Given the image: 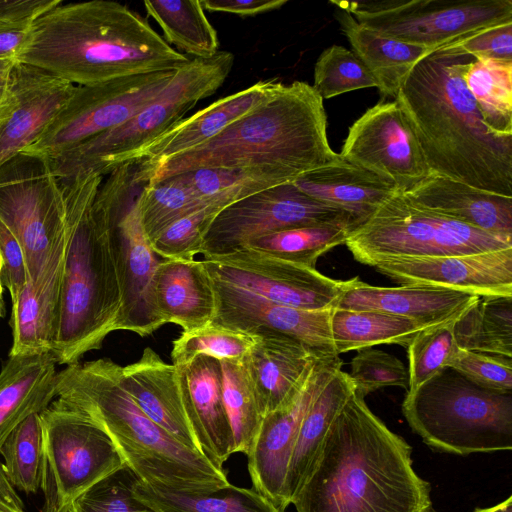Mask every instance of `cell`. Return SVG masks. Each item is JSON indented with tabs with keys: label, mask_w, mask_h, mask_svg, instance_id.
<instances>
[{
	"label": "cell",
	"mask_w": 512,
	"mask_h": 512,
	"mask_svg": "<svg viewBox=\"0 0 512 512\" xmlns=\"http://www.w3.org/2000/svg\"><path fill=\"white\" fill-rule=\"evenodd\" d=\"M59 179L67 243L51 353L72 365L121 330L123 291L115 226L132 202L130 176L115 170Z\"/></svg>",
	"instance_id": "1"
},
{
	"label": "cell",
	"mask_w": 512,
	"mask_h": 512,
	"mask_svg": "<svg viewBox=\"0 0 512 512\" xmlns=\"http://www.w3.org/2000/svg\"><path fill=\"white\" fill-rule=\"evenodd\" d=\"M476 60L455 41L421 59L395 101L431 173L512 197V138L489 131L464 74Z\"/></svg>",
	"instance_id": "2"
},
{
	"label": "cell",
	"mask_w": 512,
	"mask_h": 512,
	"mask_svg": "<svg viewBox=\"0 0 512 512\" xmlns=\"http://www.w3.org/2000/svg\"><path fill=\"white\" fill-rule=\"evenodd\" d=\"M411 452L354 392L291 504L297 512H432L430 485Z\"/></svg>",
	"instance_id": "3"
},
{
	"label": "cell",
	"mask_w": 512,
	"mask_h": 512,
	"mask_svg": "<svg viewBox=\"0 0 512 512\" xmlns=\"http://www.w3.org/2000/svg\"><path fill=\"white\" fill-rule=\"evenodd\" d=\"M342 159L328 141L323 99L312 85L294 81L283 83L212 139L160 163L137 184L143 187L199 168H224L279 186Z\"/></svg>",
	"instance_id": "4"
},
{
	"label": "cell",
	"mask_w": 512,
	"mask_h": 512,
	"mask_svg": "<svg viewBox=\"0 0 512 512\" xmlns=\"http://www.w3.org/2000/svg\"><path fill=\"white\" fill-rule=\"evenodd\" d=\"M74 85L176 71L190 61L115 1H63L38 18L16 57Z\"/></svg>",
	"instance_id": "5"
},
{
	"label": "cell",
	"mask_w": 512,
	"mask_h": 512,
	"mask_svg": "<svg viewBox=\"0 0 512 512\" xmlns=\"http://www.w3.org/2000/svg\"><path fill=\"white\" fill-rule=\"evenodd\" d=\"M57 398L97 422L127 465L146 484L184 492L230 484L223 468L185 446L149 419L122 380V366L103 358L66 366Z\"/></svg>",
	"instance_id": "6"
},
{
	"label": "cell",
	"mask_w": 512,
	"mask_h": 512,
	"mask_svg": "<svg viewBox=\"0 0 512 512\" xmlns=\"http://www.w3.org/2000/svg\"><path fill=\"white\" fill-rule=\"evenodd\" d=\"M0 220L23 250L26 287L53 341L67 230L60 180L46 159L20 153L0 167Z\"/></svg>",
	"instance_id": "7"
},
{
	"label": "cell",
	"mask_w": 512,
	"mask_h": 512,
	"mask_svg": "<svg viewBox=\"0 0 512 512\" xmlns=\"http://www.w3.org/2000/svg\"><path fill=\"white\" fill-rule=\"evenodd\" d=\"M234 61L228 51H219L207 59H190L154 99L125 123L46 159L51 171L58 179L89 172L105 176L130 163L135 153L182 120L199 101L212 96L225 82Z\"/></svg>",
	"instance_id": "8"
},
{
	"label": "cell",
	"mask_w": 512,
	"mask_h": 512,
	"mask_svg": "<svg viewBox=\"0 0 512 512\" xmlns=\"http://www.w3.org/2000/svg\"><path fill=\"white\" fill-rule=\"evenodd\" d=\"M402 412L438 451L458 455L512 449V393L479 387L448 367L412 392Z\"/></svg>",
	"instance_id": "9"
},
{
	"label": "cell",
	"mask_w": 512,
	"mask_h": 512,
	"mask_svg": "<svg viewBox=\"0 0 512 512\" xmlns=\"http://www.w3.org/2000/svg\"><path fill=\"white\" fill-rule=\"evenodd\" d=\"M358 262L374 267L393 259L442 257L512 248V240L427 210L402 192L383 203L348 235Z\"/></svg>",
	"instance_id": "10"
},
{
	"label": "cell",
	"mask_w": 512,
	"mask_h": 512,
	"mask_svg": "<svg viewBox=\"0 0 512 512\" xmlns=\"http://www.w3.org/2000/svg\"><path fill=\"white\" fill-rule=\"evenodd\" d=\"M43 439L41 512H69L93 485L125 465L107 432L58 398L40 413Z\"/></svg>",
	"instance_id": "11"
},
{
	"label": "cell",
	"mask_w": 512,
	"mask_h": 512,
	"mask_svg": "<svg viewBox=\"0 0 512 512\" xmlns=\"http://www.w3.org/2000/svg\"><path fill=\"white\" fill-rule=\"evenodd\" d=\"M330 3L387 38L431 51L480 30L512 22L511 0H333Z\"/></svg>",
	"instance_id": "12"
},
{
	"label": "cell",
	"mask_w": 512,
	"mask_h": 512,
	"mask_svg": "<svg viewBox=\"0 0 512 512\" xmlns=\"http://www.w3.org/2000/svg\"><path fill=\"white\" fill-rule=\"evenodd\" d=\"M175 71L77 85L40 137L21 153L54 158L134 116L171 81Z\"/></svg>",
	"instance_id": "13"
},
{
	"label": "cell",
	"mask_w": 512,
	"mask_h": 512,
	"mask_svg": "<svg viewBox=\"0 0 512 512\" xmlns=\"http://www.w3.org/2000/svg\"><path fill=\"white\" fill-rule=\"evenodd\" d=\"M344 209L310 197L293 183L271 187L221 210L205 235L203 257L233 253L251 240L285 229L320 225H359Z\"/></svg>",
	"instance_id": "14"
},
{
	"label": "cell",
	"mask_w": 512,
	"mask_h": 512,
	"mask_svg": "<svg viewBox=\"0 0 512 512\" xmlns=\"http://www.w3.org/2000/svg\"><path fill=\"white\" fill-rule=\"evenodd\" d=\"M209 275L271 302L305 310L333 309L344 281L316 268L271 257L247 247L233 253L203 257Z\"/></svg>",
	"instance_id": "15"
},
{
	"label": "cell",
	"mask_w": 512,
	"mask_h": 512,
	"mask_svg": "<svg viewBox=\"0 0 512 512\" xmlns=\"http://www.w3.org/2000/svg\"><path fill=\"white\" fill-rule=\"evenodd\" d=\"M339 155L392 181L404 192L431 172L399 104L380 102L348 130Z\"/></svg>",
	"instance_id": "16"
},
{
	"label": "cell",
	"mask_w": 512,
	"mask_h": 512,
	"mask_svg": "<svg viewBox=\"0 0 512 512\" xmlns=\"http://www.w3.org/2000/svg\"><path fill=\"white\" fill-rule=\"evenodd\" d=\"M341 367L339 356L318 359L296 397L288 405L263 418L247 455L248 471L255 490L280 512L290 505L285 481L301 421L312 401Z\"/></svg>",
	"instance_id": "17"
},
{
	"label": "cell",
	"mask_w": 512,
	"mask_h": 512,
	"mask_svg": "<svg viewBox=\"0 0 512 512\" xmlns=\"http://www.w3.org/2000/svg\"><path fill=\"white\" fill-rule=\"evenodd\" d=\"M211 280L216 296L213 323L250 335H286L320 354L337 355L330 329L332 309L305 310L281 305L212 277Z\"/></svg>",
	"instance_id": "18"
},
{
	"label": "cell",
	"mask_w": 512,
	"mask_h": 512,
	"mask_svg": "<svg viewBox=\"0 0 512 512\" xmlns=\"http://www.w3.org/2000/svg\"><path fill=\"white\" fill-rule=\"evenodd\" d=\"M75 87L40 68L16 62L0 105V167L40 137Z\"/></svg>",
	"instance_id": "19"
},
{
	"label": "cell",
	"mask_w": 512,
	"mask_h": 512,
	"mask_svg": "<svg viewBox=\"0 0 512 512\" xmlns=\"http://www.w3.org/2000/svg\"><path fill=\"white\" fill-rule=\"evenodd\" d=\"M374 269L400 284H430L483 297H512V248L393 259L375 265Z\"/></svg>",
	"instance_id": "20"
},
{
	"label": "cell",
	"mask_w": 512,
	"mask_h": 512,
	"mask_svg": "<svg viewBox=\"0 0 512 512\" xmlns=\"http://www.w3.org/2000/svg\"><path fill=\"white\" fill-rule=\"evenodd\" d=\"M277 79H267L225 96L196 113L183 118L168 131L134 154V182L154 167L172 157L189 151L215 137L227 126L245 115L282 85ZM139 187V186H138Z\"/></svg>",
	"instance_id": "21"
},
{
	"label": "cell",
	"mask_w": 512,
	"mask_h": 512,
	"mask_svg": "<svg viewBox=\"0 0 512 512\" xmlns=\"http://www.w3.org/2000/svg\"><path fill=\"white\" fill-rule=\"evenodd\" d=\"M136 197L115 226L123 291L121 330L147 336L165 323L157 311L153 293L160 260L144 232Z\"/></svg>",
	"instance_id": "22"
},
{
	"label": "cell",
	"mask_w": 512,
	"mask_h": 512,
	"mask_svg": "<svg viewBox=\"0 0 512 512\" xmlns=\"http://www.w3.org/2000/svg\"><path fill=\"white\" fill-rule=\"evenodd\" d=\"M478 297L430 284L373 286L355 277L344 281L335 308L384 311L410 318L426 329L456 321Z\"/></svg>",
	"instance_id": "23"
},
{
	"label": "cell",
	"mask_w": 512,
	"mask_h": 512,
	"mask_svg": "<svg viewBox=\"0 0 512 512\" xmlns=\"http://www.w3.org/2000/svg\"><path fill=\"white\" fill-rule=\"evenodd\" d=\"M176 367L184 409L200 450L223 468L234 453V442L223 402L220 361L199 355Z\"/></svg>",
	"instance_id": "24"
},
{
	"label": "cell",
	"mask_w": 512,
	"mask_h": 512,
	"mask_svg": "<svg viewBox=\"0 0 512 512\" xmlns=\"http://www.w3.org/2000/svg\"><path fill=\"white\" fill-rule=\"evenodd\" d=\"M244 357L263 416L288 405L316 361L325 356L278 333H263Z\"/></svg>",
	"instance_id": "25"
},
{
	"label": "cell",
	"mask_w": 512,
	"mask_h": 512,
	"mask_svg": "<svg viewBox=\"0 0 512 512\" xmlns=\"http://www.w3.org/2000/svg\"><path fill=\"white\" fill-rule=\"evenodd\" d=\"M402 193L427 210L512 240V197L483 191L435 173Z\"/></svg>",
	"instance_id": "26"
},
{
	"label": "cell",
	"mask_w": 512,
	"mask_h": 512,
	"mask_svg": "<svg viewBox=\"0 0 512 512\" xmlns=\"http://www.w3.org/2000/svg\"><path fill=\"white\" fill-rule=\"evenodd\" d=\"M122 380L149 419L185 446L202 453L184 409L175 365L146 347L138 360L122 367Z\"/></svg>",
	"instance_id": "27"
},
{
	"label": "cell",
	"mask_w": 512,
	"mask_h": 512,
	"mask_svg": "<svg viewBox=\"0 0 512 512\" xmlns=\"http://www.w3.org/2000/svg\"><path fill=\"white\" fill-rule=\"evenodd\" d=\"M153 293L163 322L180 326L182 332L201 328L214 320L215 291L201 260H160Z\"/></svg>",
	"instance_id": "28"
},
{
	"label": "cell",
	"mask_w": 512,
	"mask_h": 512,
	"mask_svg": "<svg viewBox=\"0 0 512 512\" xmlns=\"http://www.w3.org/2000/svg\"><path fill=\"white\" fill-rule=\"evenodd\" d=\"M56 364L51 352L9 355L0 371V448L17 425L57 397Z\"/></svg>",
	"instance_id": "29"
},
{
	"label": "cell",
	"mask_w": 512,
	"mask_h": 512,
	"mask_svg": "<svg viewBox=\"0 0 512 512\" xmlns=\"http://www.w3.org/2000/svg\"><path fill=\"white\" fill-rule=\"evenodd\" d=\"M292 183L304 194L351 213L361 223L401 192L392 181L344 159L309 171Z\"/></svg>",
	"instance_id": "30"
},
{
	"label": "cell",
	"mask_w": 512,
	"mask_h": 512,
	"mask_svg": "<svg viewBox=\"0 0 512 512\" xmlns=\"http://www.w3.org/2000/svg\"><path fill=\"white\" fill-rule=\"evenodd\" d=\"M334 17L348 39L352 52L374 77L382 98L395 99L413 67L432 52L424 47L387 38L360 24L343 9L336 7Z\"/></svg>",
	"instance_id": "31"
},
{
	"label": "cell",
	"mask_w": 512,
	"mask_h": 512,
	"mask_svg": "<svg viewBox=\"0 0 512 512\" xmlns=\"http://www.w3.org/2000/svg\"><path fill=\"white\" fill-rule=\"evenodd\" d=\"M354 392L350 377L339 369L309 406L298 429L288 464L285 492L289 504L303 484L330 425Z\"/></svg>",
	"instance_id": "32"
},
{
	"label": "cell",
	"mask_w": 512,
	"mask_h": 512,
	"mask_svg": "<svg viewBox=\"0 0 512 512\" xmlns=\"http://www.w3.org/2000/svg\"><path fill=\"white\" fill-rule=\"evenodd\" d=\"M331 336L337 355L379 344H397L407 348L423 328L416 321L378 310L333 308Z\"/></svg>",
	"instance_id": "33"
},
{
	"label": "cell",
	"mask_w": 512,
	"mask_h": 512,
	"mask_svg": "<svg viewBox=\"0 0 512 512\" xmlns=\"http://www.w3.org/2000/svg\"><path fill=\"white\" fill-rule=\"evenodd\" d=\"M133 492L157 512H280L256 490L231 483L215 490L184 492L152 486L138 479Z\"/></svg>",
	"instance_id": "34"
},
{
	"label": "cell",
	"mask_w": 512,
	"mask_h": 512,
	"mask_svg": "<svg viewBox=\"0 0 512 512\" xmlns=\"http://www.w3.org/2000/svg\"><path fill=\"white\" fill-rule=\"evenodd\" d=\"M143 4L170 46L202 59L220 51L217 31L207 19L200 0H156Z\"/></svg>",
	"instance_id": "35"
},
{
	"label": "cell",
	"mask_w": 512,
	"mask_h": 512,
	"mask_svg": "<svg viewBox=\"0 0 512 512\" xmlns=\"http://www.w3.org/2000/svg\"><path fill=\"white\" fill-rule=\"evenodd\" d=\"M459 348L512 357V297L478 299L454 322Z\"/></svg>",
	"instance_id": "36"
},
{
	"label": "cell",
	"mask_w": 512,
	"mask_h": 512,
	"mask_svg": "<svg viewBox=\"0 0 512 512\" xmlns=\"http://www.w3.org/2000/svg\"><path fill=\"white\" fill-rule=\"evenodd\" d=\"M464 80L489 131L512 138V61L476 59Z\"/></svg>",
	"instance_id": "37"
},
{
	"label": "cell",
	"mask_w": 512,
	"mask_h": 512,
	"mask_svg": "<svg viewBox=\"0 0 512 512\" xmlns=\"http://www.w3.org/2000/svg\"><path fill=\"white\" fill-rule=\"evenodd\" d=\"M355 226L320 224L274 232L251 240L245 247L288 262L315 268L317 259L345 244Z\"/></svg>",
	"instance_id": "38"
},
{
	"label": "cell",
	"mask_w": 512,
	"mask_h": 512,
	"mask_svg": "<svg viewBox=\"0 0 512 512\" xmlns=\"http://www.w3.org/2000/svg\"><path fill=\"white\" fill-rule=\"evenodd\" d=\"M244 357L221 360L220 365L223 402L232 429L234 453L241 452L247 456L264 416Z\"/></svg>",
	"instance_id": "39"
},
{
	"label": "cell",
	"mask_w": 512,
	"mask_h": 512,
	"mask_svg": "<svg viewBox=\"0 0 512 512\" xmlns=\"http://www.w3.org/2000/svg\"><path fill=\"white\" fill-rule=\"evenodd\" d=\"M3 468L10 484L26 494L41 489L43 439L40 414L17 425L0 448Z\"/></svg>",
	"instance_id": "40"
},
{
	"label": "cell",
	"mask_w": 512,
	"mask_h": 512,
	"mask_svg": "<svg viewBox=\"0 0 512 512\" xmlns=\"http://www.w3.org/2000/svg\"><path fill=\"white\" fill-rule=\"evenodd\" d=\"M141 223L152 240L183 216L205 206L179 176L159 182H148L137 194Z\"/></svg>",
	"instance_id": "41"
},
{
	"label": "cell",
	"mask_w": 512,
	"mask_h": 512,
	"mask_svg": "<svg viewBox=\"0 0 512 512\" xmlns=\"http://www.w3.org/2000/svg\"><path fill=\"white\" fill-rule=\"evenodd\" d=\"M256 336L222 325L210 323L198 329L182 332L172 343V364L181 366L199 355L218 361L240 359L248 354Z\"/></svg>",
	"instance_id": "42"
},
{
	"label": "cell",
	"mask_w": 512,
	"mask_h": 512,
	"mask_svg": "<svg viewBox=\"0 0 512 512\" xmlns=\"http://www.w3.org/2000/svg\"><path fill=\"white\" fill-rule=\"evenodd\" d=\"M180 179L205 204L220 203L226 207L274 184L247 171L224 168H199L184 172Z\"/></svg>",
	"instance_id": "43"
},
{
	"label": "cell",
	"mask_w": 512,
	"mask_h": 512,
	"mask_svg": "<svg viewBox=\"0 0 512 512\" xmlns=\"http://www.w3.org/2000/svg\"><path fill=\"white\" fill-rule=\"evenodd\" d=\"M312 86L324 100L354 90L377 88V83L352 51L332 45L322 51L315 63Z\"/></svg>",
	"instance_id": "44"
},
{
	"label": "cell",
	"mask_w": 512,
	"mask_h": 512,
	"mask_svg": "<svg viewBox=\"0 0 512 512\" xmlns=\"http://www.w3.org/2000/svg\"><path fill=\"white\" fill-rule=\"evenodd\" d=\"M454 322L423 329L412 339L406 348L409 360L407 392L414 391L449 367L459 348L454 336Z\"/></svg>",
	"instance_id": "45"
},
{
	"label": "cell",
	"mask_w": 512,
	"mask_h": 512,
	"mask_svg": "<svg viewBox=\"0 0 512 512\" xmlns=\"http://www.w3.org/2000/svg\"><path fill=\"white\" fill-rule=\"evenodd\" d=\"M225 207L220 203L208 204L176 220L150 240L153 251L162 259H195L202 253L210 224Z\"/></svg>",
	"instance_id": "46"
},
{
	"label": "cell",
	"mask_w": 512,
	"mask_h": 512,
	"mask_svg": "<svg viewBox=\"0 0 512 512\" xmlns=\"http://www.w3.org/2000/svg\"><path fill=\"white\" fill-rule=\"evenodd\" d=\"M136 474L124 465L82 493L69 512H157L137 498Z\"/></svg>",
	"instance_id": "47"
},
{
	"label": "cell",
	"mask_w": 512,
	"mask_h": 512,
	"mask_svg": "<svg viewBox=\"0 0 512 512\" xmlns=\"http://www.w3.org/2000/svg\"><path fill=\"white\" fill-rule=\"evenodd\" d=\"M350 377L355 392L365 398L368 394L388 386L408 390V369L394 355L373 347L357 351L350 362Z\"/></svg>",
	"instance_id": "48"
},
{
	"label": "cell",
	"mask_w": 512,
	"mask_h": 512,
	"mask_svg": "<svg viewBox=\"0 0 512 512\" xmlns=\"http://www.w3.org/2000/svg\"><path fill=\"white\" fill-rule=\"evenodd\" d=\"M449 367L479 387L512 393V357L458 348Z\"/></svg>",
	"instance_id": "49"
},
{
	"label": "cell",
	"mask_w": 512,
	"mask_h": 512,
	"mask_svg": "<svg viewBox=\"0 0 512 512\" xmlns=\"http://www.w3.org/2000/svg\"><path fill=\"white\" fill-rule=\"evenodd\" d=\"M455 43L477 60L512 61V22L480 30Z\"/></svg>",
	"instance_id": "50"
},
{
	"label": "cell",
	"mask_w": 512,
	"mask_h": 512,
	"mask_svg": "<svg viewBox=\"0 0 512 512\" xmlns=\"http://www.w3.org/2000/svg\"><path fill=\"white\" fill-rule=\"evenodd\" d=\"M1 280L11 296L17 300L27 284V270L23 250L8 227L0 220Z\"/></svg>",
	"instance_id": "51"
},
{
	"label": "cell",
	"mask_w": 512,
	"mask_h": 512,
	"mask_svg": "<svg viewBox=\"0 0 512 512\" xmlns=\"http://www.w3.org/2000/svg\"><path fill=\"white\" fill-rule=\"evenodd\" d=\"M61 2V0H0V25L30 29L38 18Z\"/></svg>",
	"instance_id": "52"
},
{
	"label": "cell",
	"mask_w": 512,
	"mask_h": 512,
	"mask_svg": "<svg viewBox=\"0 0 512 512\" xmlns=\"http://www.w3.org/2000/svg\"><path fill=\"white\" fill-rule=\"evenodd\" d=\"M287 0H200L204 10L225 12L241 17L255 16L284 6Z\"/></svg>",
	"instance_id": "53"
},
{
	"label": "cell",
	"mask_w": 512,
	"mask_h": 512,
	"mask_svg": "<svg viewBox=\"0 0 512 512\" xmlns=\"http://www.w3.org/2000/svg\"><path fill=\"white\" fill-rule=\"evenodd\" d=\"M29 34V29L0 25V59L16 58Z\"/></svg>",
	"instance_id": "54"
},
{
	"label": "cell",
	"mask_w": 512,
	"mask_h": 512,
	"mask_svg": "<svg viewBox=\"0 0 512 512\" xmlns=\"http://www.w3.org/2000/svg\"><path fill=\"white\" fill-rule=\"evenodd\" d=\"M0 511L25 512L22 499L16 489L10 484L0 460Z\"/></svg>",
	"instance_id": "55"
},
{
	"label": "cell",
	"mask_w": 512,
	"mask_h": 512,
	"mask_svg": "<svg viewBox=\"0 0 512 512\" xmlns=\"http://www.w3.org/2000/svg\"><path fill=\"white\" fill-rule=\"evenodd\" d=\"M16 62V58L0 59V105L3 102L5 95L7 93L10 74Z\"/></svg>",
	"instance_id": "56"
},
{
	"label": "cell",
	"mask_w": 512,
	"mask_h": 512,
	"mask_svg": "<svg viewBox=\"0 0 512 512\" xmlns=\"http://www.w3.org/2000/svg\"><path fill=\"white\" fill-rule=\"evenodd\" d=\"M474 512H512V497L509 496L503 502L484 509H476Z\"/></svg>",
	"instance_id": "57"
},
{
	"label": "cell",
	"mask_w": 512,
	"mask_h": 512,
	"mask_svg": "<svg viewBox=\"0 0 512 512\" xmlns=\"http://www.w3.org/2000/svg\"><path fill=\"white\" fill-rule=\"evenodd\" d=\"M4 314L3 291H0V318Z\"/></svg>",
	"instance_id": "58"
},
{
	"label": "cell",
	"mask_w": 512,
	"mask_h": 512,
	"mask_svg": "<svg viewBox=\"0 0 512 512\" xmlns=\"http://www.w3.org/2000/svg\"><path fill=\"white\" fill-rule=\"evenodd\" d=\"M1 272H2V261H1V257H0V281H2L1 280Z\"/></svg>",
	"instance_id": "59"
},
{
	"label": "cell",
	"mask_w": 512,
	"mask_h": 512,
	"mask_svg": "<svg viewBox=\"0 0 512 512\" xmlns=\"http://www.w3.org/2000/svg\"><path fill=\"white\" fill-rule=\"evenodd\" d=\"M0 512H2V511H0Z\"/></svg>",
	"instance_id": "60"
}]
</instances>
